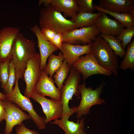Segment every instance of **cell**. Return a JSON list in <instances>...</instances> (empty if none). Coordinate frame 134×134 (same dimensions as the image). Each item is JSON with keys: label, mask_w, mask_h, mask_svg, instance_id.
<instances>
[{"label": "cell", "mask_w": 134, "mask_h": 134, "mask_svg": "<svg viewBox=\"0 0 134 134\" xmlns=\"http://www.w3.org/2000/svg\"><path fill=\"white\" fill-rule=\"evenodd\" d=\"M40 63V54L36 53L28 60L24 72L23 78L26 85L24 96L29 99L41 74Z\"/></svg>", "instance_id": "8"}, {"label": "cell", "mask_w": 134, "mask_h": 134, "mask_svg": "<svg viewBox=\"0 0 134 134\" xmlns=\"http://www.w3.org/2000/svg\"><path fill=\"white\" fill-rule=\"evenodd\" d=\"M16 134H40L37 131L31 130L26 128L22 123L15 127Z\"/></svg>", "instance_id": "31"}, {"label": "cell", "mask_w": 134, "mask_h": 134, "mask_svg": "<svg viewBox=\"0 0 134 134\" xmlns=\"http://www.w3.org/2000/svg\"><path fill=\"white\" fill-rule=\"evenodd\" d=\"M94 8L95 10L99 12H104L112 16L126 28L134 26V15L131 13H120L112 12L96 5H94Z\"/></svg>", "instance_id": "20"}, {"label": "cell", "mask_w": 134, "mask_h": 134, "mask_svg": "<svg viewBox=\"0 0 134 134\" xmlns=\"http://www.w3.org/2000/svg\"><path fill=\"white\" fill-rule=\"evenodd\" d=\"M92 43L80 45L63 42L60 50L64 60L70 67L81 56L92 52Z\"/></svg>", "instance_id": "13"}, {"label": "cell", "mask_w": 134, "mask_h": 134, "mask_svg": "<svg viewBox=\"0 0 134 134\" xmlns=\"http://www.w3.org/2000/svg\"><path fill=\"white\" fill-rule=\"evenodd\" d=\"M35 42L19 33L14 42L11 60L14 64L16 79L23 78L28 60L36 53Z\"/></svg>", "instance_id": "1"}, {"label": "cell", "mask_w": 134, "mask_h": 134, "mask_svg": "<svg viewBox=\"0 0 134 134\" xmlns=\"http://www.w3.org/2000/svg\"><path fill=\"white\" fill-rule=\"evenodd\" d=\"M40 29L44 37L49 42L58 33L54 30L48 28H43Z\"/></svg>", "instance_id": "32"}, {"label": "cell", "mask_w": 134, "mask_h": 134, "mask_svg": "<svg viewBox=\"0 0 134 134\" xmlns=\"http://www.w3.org/2000/svg\"><path fill=\"white\" fill-rule=\"evenodd\" d=\"M86 134V133H85V134Z\"/></svg>", "instance_id": "36"}, {"label": "cell", "mask_w": 134, "mask_h": 134, "mask_svg": "<svg viewBox=\"0 0 134 134\" xmlns=\"http://www.w3.org/2000/svg\"><path fill=\"white\" fill-rule=\"evenodd\" d=\"M134 35V26L128 28H124L117 36H115L121 42L124 49L131 42V39Z\"/></svg>", "instance_id": "27"}, {"label": "cell", "mask_w": 134, "mask_h": 134, "mask_svg": "<svg viewBox=\"0 0 134 134\" xmlns=\"http://www.w3.org/2000/svg\"><path fill=\"white\" fill-rule=\"evenodd\" d=\"M48 63L43 70L49 77L52 78L54 73L62 66L64 58L62 53H59L57 55L53 53L48 57Z\"/></svg>", "instance_id": "21"}, {"label": "cell", "mask_w": 134, "mask_h": 134, "mask_svg": "<svg viewBox=\"0 0 134 134\" xmlns=\"http://www.w3.org/2000/svg\"><path fill=\"white\" fill-rule=\"evenodd\" d=\"M18 80L16 79L15 86L12 93L5 95V99L15 103L21 109L27 111L39 129H44L46 124L45 118L39 116L34 110L29 99L21 93L19 86Z\"/></svg>", "instance_id": "5"}, {"label": "cell", "mask_w": 134, "mask_h": 134, "mask_svg": "<svg viewBox=\"0 0 134 134\" xmlns=\"http://www.w3.org/2000/svg\"><path fill=\"white\" fill-rule=\"evenodd\" d=\"M15 66L12 61L11 59L10 64V72L8 79L4 88L3 94L7 95L11 94L12 92L13 86L15 84L16 77Z\"/></svg>", "instance_id": "26"}, {"label": "cell", "mask_w": 134, "mask_h": 134, "mask_svg": "<svg viewBox=\"0 0 134 134\" xmlns=\"http://www.w3.org/2000/svg\"><path fill=\"white\" fill-rule=\"evenodd\" d=\"M6 99L13 119L14 126L21 124L25 120L31 119V117L29 114L22 111L12 101Z\"/></svg>", "instance_id": "23"}, {"label": "cell", "mask_w": 134, "mask_h": 134, "mask_svg": "<svg viewBox=\"0 0 134 134\" xmlns=\"http://www.w3.org/2000/svg\"><path fill=\"white\" fill-rule=\"evenodd\" d=\"M92 52L98 63L102 67L117 76L118 58L107 42L101 37L100 34L92 43Z\"/></svg>", "instance_id": "3"}, {"label": "cell", "mask_w": 134, "mask_h": 134, "mask_svg": "<svg viewBox=\"0 0 134 134\" xmlns=\"http://www.w3.org/2000/svg\"><path fill=\"white\" fill-rule=\"evenodd\" d=\"M72 66L82 74L83 80L94 75L101 74L109 76L112 74L99 64L92 52L80 57Z\"/></svg>", "instance_id": "7"}, {"label": "cell", "mask_w": 134, "mask_h": 134, "mask_svg": "<svg viewBox=\"0 0 134 134\" xmlns=\"http://www.w3.org/2000/svg\"><path fill=\"white\" fill-rule=\"evenodd\" d=\"M81 74L72 66L70 67L69 75L61 90V101L63 107L62 115L70 111V108L69 107L68 103L73 96L78 97L80 94L78 86L81 81Z\"/></svg>", "instance_id": "6"}, {"label": "cell", "mask_w": 134, "mask_h": 134, "mask_svg": "<svg viewBox=\"0 0 134 134\" xmlns=\"http://www.w3.org/2000/svg\"><path fill=\"white\" fill-rule=\"evenodd\" d=\"M44 7L50 5L58 11L64 13V16L73 18L78 12L76 0H39V5Z\"/></svg>", "instance_id": "17"}, {"label": "cell", "mask_w": 134, "mask_h": 134, "mask_svg": "<svg viewBox=\"0 0 134 134\" xmlns=\"http://www.w3.org/2000/svg\"><path fill=\"white\" fill-rule=\"evenodd\" d=\"M31 30L37 38L40 58V68L42 71L46 65L47 60L49 56L58 49L44 37L38 26L34 25L31 28Z\"/></svg>", "instance_id": "15"}, {"label": "cell", "mask_w": 134, "mask_h": 134, "mask_svg": "<svg viewBox=\"0 0 134 134\" xmlns=\"http://www.w3.org/2000/svg\"><path fill=\"white\" fill-rule=\"evenodd\" d=\"M3 101L5 110L4 120L6 121V125L4 134H11L14 127L13 119L6 99L3 100Z\"/></svg>", "instance_id": "28"}, {"label": "cell", "mask_w": 134, "mask_h": 134, "mask_svg": "<svg viewBox=\"0 0 134 134\" xmlns=\"http://www.w3.org/2000/svg\"><path fill=\"white\" fill-rule=\"evenodd\" d=\"M76 107L70 108V111L62 115L61 119H57L50 123L58 126L65 132V134H84L85 116L81 120H78L76 123L68 120L70 117L74 113H76Z\"/></svg>", "instance_id": "12"}, {"label": "cell", "mask_w": 134, "mask_h": 134, "mask_svg": "<svg viewBox=\"0 0 134 134\" xmlns=\"http://www.w3.org/2000/svg\"><path fill=\"white\" fill-rule=\"evenodd\" d=\"M11 59L0 62V82L1 87L3 89L9 76Z\"/></svg>", "instance_id": "29"}, {"label": "cell", "mask_w": 134, "mask_h": 134, "mask_svg": "<svg viewBox=\"0 0 134 134\" xmlns=\"http://www.w3.org/2000/svg\"><path fill=\"white\" fill-rule=\"evenodd\" d=\"M39 13V19L40 29L49 28L64 35L77 29L75 23L67 19L50 5L41 9Z\"/></svg>", "instance_id": "2"}, {"label": "cell", "mask_w": 134, "mask_h": 134, "mask_svg": "<svg viewBox=\"0 0 134 134\" xmlns=\"http://www.w3.org/2000/svg\"><path fill=\"white\" fill-rule=\"evenodd\" d=\"M63 37V34L58 33L50 42L60 50L62 47Z\"/></svg>", "instance_id": "33"}, {"label": "cell", "mask_w": 134, "mask_h": 134, "mask_svg": "<svg viewBox=\"0 0 134 134\" xmlns=\"http://www.w3.org/2000/svg\"><path fill=\"white\" fill-rule=\"evenodd\" d=\"M70 68L64 60L62 66L55 72V74L53 76L54 79V83L60 90L65 80L67 77Z\"/></svg>", "instance_id": "25"}, {"label": "cell", "mask_w": 134, "mask_h": 134, "mask_svg": "<svg viewBox=\"0 0 134 134\" xmlns=\"http://www.w3.org/2000/svg\"><path fill=\"white\" fill-rule=\"evenodd\" d=\"M20 29L7 27L0 30V62L11 59L14 42Z\"/></svg>", "instance_id": "11"}, {"label": "cell", "mask_w": 134, "mask_h": 134, "mask_svg": "<svg viewBox=\"0 0 134 134\" xmlns=\"http://www.w3.org/2000/svg\"><path fill=\"white\" fill-rule=\"evenodd\" d=\"M100 34L95 25L83 27L74 29L64 34L63 42L74 45H86L92 43Z\"/></svg>", "instance_id": "10"}, {"label": "cell", "mask_w": 134, "mask_h": 134, "mask_svg": "<svg viewBox=\"0 0 134 134\" xmlns=\"http://www.w3.org/2000/svg\"><path fill=\"white\" fill-rule=\"evenodd\" d=\"M99 7L111 12L134 15V0H99Z\"/></svg>", "instance_id": "18"}, {"label": "cell", "mask_w": 134, "mask_h": 134, "mask_svg": "<svg viewBox=\"0 0 134 134\" xmlns=\"http://www.w3.org/2000/svg\"><path fill=\"white\" fill-rule=\"evenodd\" d=\"M102 38L106 41L109 45L117 56L123 58L126 51L123 48L121 41L115 36L100 34Z\"/></svg>", "instance_id": "22"}, {"label": "cell", "mask_w": 134, "mask_h": 134, "mask_svg": "<svg viewBox=\"0 0 134 134\" xmlns=\"http://www.w3.org/2000/svg\"><path fill=\"white\" fill-rule=\"evenodd\" d=\"M101 12L98 13L78 12L75 16L70 20L75 23L77 29L94 26Z\"/></svg>", "instance_id": "19"}, {"label": "cell", "mask_w": 134, "mask_h": 134, "mask_svg": "<svg viewBox=\"0 0 134 134\" xmlns=\"http://www.w3.org/2000/svg\"><path fill=\"white\" fill-rule=\"evenodd\" d=\"M104 85L103 83L101 84L95 90L91 87L87 88L85 81L78 85V88L81 95V99L79 105L76 107L77 119L79 120L83 115L89 114L90 109L93 106L105 103L104 100L100 97Z\"/></svg>", "instance_id": "4"}, {"label": "cell", "mask_w": 134, "mask_h": 134, "mask_svg": "<svg viewBox=\"0 0 134 134\" xmlns=\"http://www.w3.org/2000/svg\"><path fill=\"white\" fill-rule=\"evenodd\" d=\"M76 2L78 12L94 13L95 10L93 0H76Z\"/></svg>", "instance_id": "30"}, {"label": "cell", "mask_w": 134, "mask_h": 134, "mask_svg": "<svg viewBox=\"0 0 134 134\" xmlns=\"http://www.w3.org/2000/svg\"><path fill=\"white\" fill-rule=\"evenodd\" d=\"M41 105L43 112L45 116L46 124L52 120L61 118L62 114L63 107L61 100L50 99L34 92L30 98Z\"/></svg>", "instance_id": "9"}, {"label": "cell", "mask_w": 134, "mask_h": 134, "mask_svg": "<svg viewBox=\"0 0 134 134\" xmlns=\"http://www.w3.org/2000/svg\"><path fill=\"white\" fill-rule=\"evenodd\" d=\"M94 25L100 34L115 36H118L124 27L116 20L111 19L106 13L101 12Z\"/></svg>", "instance_id": "16"}, {"label": "cell", "mask_w": 134, "mask_h": 134, "mask_svg": "<svg viewBox=\"0 0 134 134\" xmlns=\"http://www.w3.org/2000/svg\"><path fill=\"white\" fill-rule=\"evenodd\" d=\"M124 58L121 63L120 68L124 70L130 69L134 70V40L127 45Z\"/></svg>", "instance_id": "24"}, {"label": "cell", "mask_w": 134, "mask_h": 134, "mask_svg": "<svg viewBox=\"0 0 134 134\" xmlns=\"http://www.w3.org/2000/svg\"><path fill=\"white\" fill-rule=\"evenodd\" d=\"M0 99L4 100L5 99V95L0 92Z\"/></svg>", "instance_id": "35"}, {"label": "cell", "mask_w": 134, "mask_h": 134, "mask_svg": "<svg viewBox=\"0 0 134 134\" xmlns=\"http://www.w3.org/2000/svg\"><path fill=\"white\" fill-rule=\"evenodd\" d=\"M5 110L3 100L0 99V123L4 119Z\"/></svg>", "instance_id": "34"}, {"label": "cell", "mask_w": 134, "mask_h": 134, "mask_svg": "<svg viewBox=\"0 0 134 134\" xmlns=\"http://www.w3.org/2000/svg\"><path fill=\"white\" fill-rule=\"evenodd\" d=\"M54 83V79L42 71L34 91L43 96L49 97L52 99L61 100V90L55 86Z\"/></svg>", "instance_id": "14"}]
</instances>
